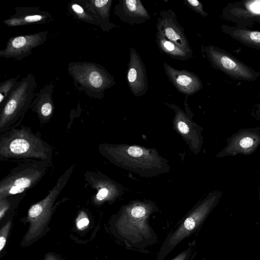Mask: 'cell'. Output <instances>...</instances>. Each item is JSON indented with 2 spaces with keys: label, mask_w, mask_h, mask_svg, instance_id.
I'll use <instances>...</instances> for the list:
<instances>
[{
  "label": "cell",
  "mask_w": 260,
  "mask_h": 260,
  "mask_svg": "<svg viewBox=\"0 0 260 260\" xmlns=\"http://www.w3.org/2000/svg\"><path fill=\"white\" fill-rule=\"evenodd\" d=\"M158 211L157 206L150 199L134 200L123 205L111 218L115 236L126 248L144 251L158 242L149 222L151 215Z\"/></svg>",
  "instance_id": "obj_1"
},
{
  "label": "cell",
  "mask_w": 260,
  "mask_h": 260,
  "mask_svg": "<svg viewBox=\"0 0 260 260\" xmlns=\"http://www.w3.org/2000/svg\"><path fill=\"white\" fill-rule=\"evenodd\" d=\"M100 154L115 166L144 178L169 173V160L154 148L123 143L98 145Z\"/></svg>",
  "instance_id": "obj_2"
},
{
  "label": "cell",
  "mask_w": 260,
  "mask_h": 260,
  "mask_svg": "<svg viewBox=\"0 0 260 260\" xmlns=\"http://www.w3.org/2000/svg\"><path fill=\"white\" fill-rule=\"evenodd\" d=\"M53 149L38 133L19 126L0 134V160H38L52 164Z\"/></svg>",
  "instance_id": "obj_3"
},
{
  "label": "cell",
  "mask_w": 260,
  "mask_h": 260,
  "mask_svg": "<svg viewBox=\"0 0 260 260\" xmlns=\"http://www.w3.org/2000/svg\"><path fill=\"white\" fill-rule=\"evenodd\" d=\"M222 192L215 190L197 203L170 232L157 254L156 260H163L181 242L197 232L219 202Z\"/></svg>",
  "instance_id": "obj_4"
},
{
  "label": "cell",
  "mask_w": 260,
  "mask_h": 260,
  "mask_svg": "<svg viewBox=\"0 0 260 260\" xmlns=\"http://www.w3.org/2000/svg\"><path fill=\"white\" fill-rule=\"evenodd\" d=\"M68 71L76 88L89 97L102 100L104 92L116 84L114 77L103 66L90 61H72Z\"/></svg>",
  "instance_id": "obj_5"
},
{
  "label": "cell",
  "mask_w": 260,
  "mask_h": 260,
  "mask_svg": "<svg viewBox=\"0 0 260 260\" xmlns=\"http://www.w3.org/2000/svg\"><path fill=\"white\" fill-rule=\"evenodd\" d=\"M37 82L29 73L19 82L6 102L0 108V134L20 125L35 96Z\"/></svg>",
  "instance_id": "obj_6"
},
{
  "label": "cell",
  "mask_w": 260,
  "mask_h": 260,
  "mask_svg": "<svg viewBox=\"0 0 260 260\" xmlns=\"http://www.w3.org/2000/svg\"><path fill=\"white\" fill-rule=\"evenodd\" d=\"M50 166L42 160H21L1 179L0 198L25 193L41 181Z\"/></svg>",
  "instance_id": "obj_7"
},
{
  "label": "cell",
  "mask_w": 260,
  "mask_h": 260,
  "mask_svg": "<svg viewBox=\"0 0 260 260\" xmlns=\"http://www.w3.org/2000/svg\"><path fill=\"white\" fill-rule=\"evenodd\" d=\"M75 169L72 165L59 176L53 187L47 196L29 209L27 219L30 223L25 240L30 241L37 238L42 233L49 222L54 210L55 202L68 182Z\"/></svg>",
  "instance_id": "obj_8"
},
{
  "label": "cell",
  "mask_w": 260,
  "mask_h": 260,
  "mask_svg": "<svg viewBox=\"0 0 260 260\" xmlns=\"http://www.w3.org/2000/svg\"><path fill=\"white\" fill-rule=\"evenodd\" d=\"M202 53L211 67L231 78L240 81H255L260 72L255 71L226 51L212 45L202 46Z\"/></svg>",
  "instance_id": "obj_9"
},
{
  "label": "cell",
  "mask_w": 260,
  "mask_h": 260,
  "mask_svg": "<svg viewBox=\"0 0 260 260\" xmlns=\"http://www.w3.org/2000/svg\"><path fill=\"white\" fill-rule=\"evenodd\" d=\"M165 104L175 113L172 120L173 128L181 136L192 153L198 154L204 142L203 128L192 120V113L189 108H186L185 112L176 105Z\"/></svg>",
  "instance_id": "obj_10"
},
{
  "label": "cell",
  "mask_w": 260,
  "mask_h": 260,
  "mask_svg": "<svg viewBox=\"0 0 260 260\" xmlns=\"http://www.w3.org/2000/svg\"><path fill=\"white\" fill-rule=\"evenodd\" d=\"M87 183L95 191L91 200L95 205L112 204L124 193L123 186L102 172L87 171L84 174Z\"/></svg>",
  "instance_id": "obj_11"
},
{
  "label": "cell",
  "mask_w": 260,
  "mask_h": 260,
  "mask_svg": "<svg viewBox=\"0 0 260 260\" xmlns=\"http://www.w3.org/2000/svg\"><path fill=\"white\" fill-rule=\"evenodd\" d=\"M260 145V127L243 128L226 140V145L215 156L216 158L249 155Z\"/></svg>",
  "instance_id": "obj_12"
},
{
  "label": "cell",
  "mask_w": 260,
  "mask_h": 260,
  "mask_svg": "<svg viewBox=\"0 0 260 260\" xmlns=\"http://www.w3.org/2000/svg\"><path fill=\"white\" fill-rule=\"evenodd\" d=\"M48 34L47 31H43L10 37L6 48L0 50V57L21 61L31 54L32 49L46 41Z\"/></svg>",
  "instance_id": "obj_13"
},
{
  "label": "cell",
  "mask_w": 260,
  "mask_h": 260,
  "mask_svg": "<svg viewBox=\"0 0 260 260\" xmlns=\"http://www.w3.org/2000/svg\"><path fill=\"white\" fill-rule=\"evenodd\" d=\"M157 20L156 32L193 55L184 28L178 21L177 16L173 10L169 9L160 11Z\"/></svg>",
  "instance_id": "obj_14"
},
{
  "label": "cell",
  "mask_w": 260,
  "mask_h": 260,
  "mask_svg": "<svg viewBox=\"0 0 260 260\" xmlns=\"http://www.w3.org/2000/svg\"><path fill=\"white\" fill-rule=\"evenodd\" d=\"M127 82L135 96L145 94L148 89V80L144 63L136 50L129 48V59L126 73Z\"/></svg>",
  "instance_id": "obj_15"
},
{
  "label": "cell",
  "mask_w": 260,
  "mask_h": 260,
  "mask_svg": "<svg viewBox=\"0 0 260 260\" xmlns=\"http://www.w3.org/2000/svg\"><path fill=\"white\" fill-rule=\"evenodd\" d=\"M163 67L169 81L179 92L188 96L202 88V81L193 72L176 69L166 62H164Z\"/></svg>",
  "instance_id": "obj_16"
},
{
  "label": "cell",
  "mask_w": 260,
  "mask_h": 260,
  "mask_svg": "<svg viewBox=\"0 0 260 260\" xmlns=\"http://www.w3.org/2000/svg\"><path fill=\"white\" fill-rule=\"evenodd\" d=\"M13 15L3 20V23L9 27L43 24L53 21L50 13L41 10L39 7H17Z\"/></svg>",
  "instance_id": "obj_17"
},
{
  "label": "cell",
  "mask_w": 260,
  "mask_h": 260,
  "mask_svg": "<svg viewBox=\"0 0 260 260\" xmlns=\"http://www.w3.org/2000/svg\"><path fill=\"white\" fill-rule=\"evenodd\" d=\"M114 14L131 25L141 24L150 18L140 0H119L114 8Z\"/></svg>",
  "instance_id": "obj_18"
},
{
  "label": "cell",
  "mask_w": 260,
  "mask_h": 260,
  "mask_svg": "<svg viewBox=\"0 0 260 260\" xmlns=\"http://www.w3.org/2000/svg\"><path fill=\"white\" fill-rule=\"evenodd\" d=\"M54 87L52 82L44 86L35 94L31 104L30 109L37 114L41 125L47 124L53 115L54 106L52 95Z\"/></svg>",
  "instance_id": "obj_19"
},
{
  "label": "cell",
  "mask_w": 260,
  "mask_h": 260,
  "mask_svg": "<svg viewBox=\"0 0 260 260\" xmlns=\"http://www.w3.org/2000/svg\"><path fill=\"white\" fill-rule=\"evenodd\" d=\"M82 2L103 31L109 32L113 28L118 27L110 19L113 0H82Z\"/></svg>",
  "instance_id": "obj_20"
},
{
  "label": "cell",
  "mask_w": 260,
  "mask_h": 260,
  "mask_svg": "<svg viewBox=\"0 0 260 260\" xmlns=\"http://www.w3.org/2000/svg\"><path fill=\"white\" fill-rule=\"evenodd\" d=\"M222 32L243 45L255 49L260 50V31L237 26L222 24Z\"/></svg>",
  "instance_id": "obj_21"
},
{
  "label": "cell",
  "mask_w": 260,
  "mask_h": 260,
  "mask_svg": "<svg viewBox=\"0 0 260 260\" xmlns=\"http://www.w3.org/2000/svg\"><path fill=\"white\" fill-rule=\"evenodd\" d=\"M155 42L161 52L173 58L184 61L189 59L193 56L157 32L156 34Z\"/></svg>",
  "instance_id": "obj_22"
},
{
  "label": "cell",
  "mask_w": 260,
  "mask_h": 260,
  "mask_svg": "<svg viewBox=\"0 0 260 260\" xmlns=\"http://www.w3.org/2000/svg\"><path fill=\"white\" fill-rule=\"evenodd\" d=\"M68 10L69 12L76 19L88 24L98 26L96 20L86 10L81 0L70 2L68 4Z\"/></svg>",
  "instance_id": "obj_23"
},
{
  "label": "cell",
  "mask_w": 260,
  "mask_h": 260,
  "mask_svg": "<svg viewBox=\"0 0 260 260\" xmlns=\"http://www.w3.org/2000/svg\"><path fill=\"white\" fill-rule=\"evenodd\" d=\"M26 193L0 198V217L2 220L11 209H14L25 196Z\"/></svg>",
  "instance_id": "obj_24"
},
{
  "label": "cell",
  "mask_w": 260,
  "mask_h": 260,
  "mask_svg": "<svg viewBox=\"0 0 260 260\" xmlns=\"http://www.w3.org/2000/svg\"><path fill=\"white\" fill-rule=\"evenodd\" d=\"M20 75L16 77L11 78L0 83V108L4 103L12 92L18 86L19 82L18 81Z\"/></svg>",
  "instance_id": "obj_25"
},
{
  "label": "cell",
  "mask_w": 260,
  "mask_h": 260,
  "mask_svg": "<svg viewBox=\"0 0 260 260\" xmlns=\"http://www.w3.org/2000/svg\"><path fill=\"white\" fill-rule=\"evenodd\" d=\"M183 4L203 17H206L209 15L208 13L204 11L202 3L198 0H183Z\"/></svg>",
  "instance_id": "obj_26"
},
{
  "label": "cell",
  "mask_w": 260,
  "mask_h": 260,
  "mask_svg": "<svg viewBox=\"0 0 260 260\" xmlns=\"http://www.w3.org/2000/svg\"><path fill=\"white\" fill-rule=\"evenodd\" d=\"M11 226V221H8L2 228L0 234V251L4 248L7 241V236Z\"/></svg>",
  "instance_id": "obj_27"
},
{
  "label": "cell",
  "mask_w": 260,
  "mask_h": 260,
  "mask_svg": "<svg viewBox=\"0 0 260 260\" xmlns=\"http://www.w3.org/2000/svg\"><path fill=\"white\" fill-rule=\"evenodd\" d=\"M191 253L192 247L190 246L179 253L171 260H188Z\"/></svg>",
  "instance_id": "obj_28"
},
{
  "label": "cell",
  "mask_w": 260,
  "mask_h": 260,
  "mask_svg": "<svg viewBox=\"0 0 260 260\" xmlns=\"http://www.w3.org/2000/svg\"><path fill=\"white\" fill-rule=\"evenodd\" d=\"M89 223V221L87 217L84 213H82L79 216L78 221H77V226L79 229H83L87 226Z\"/></svg>",
  "instance_id": "obj_29"
},
{
  "label": "cell",
  "mask_w": 260,
  "mask_h": 260,
  "mask_svg": "<svg viewBox=\"0 0 260 260\" xmlns=\"http://www.w3.org/2000/svg\"><path fill=\"white\" fill-rule=\"evenodd\" d=\"M251 114L257 120L260 121V104H256Z\"/></svg>",
  "instance_id": "obj_30"
},
{
  "label": "cell",
  "mask_w": 260,
  "mask_h": 260,
  "mask_svg": "<svg viewBox=\"0 0 260 260\" xmlns=\"http://www.w3.org/2000/svg\"><path fill=\"white\" fill-rule=\"evenodd\" d=\"M45 260H58V259L54 256H48Z\"/></svg>",
  "instance_id": "obj_31"
}]
</instances>
